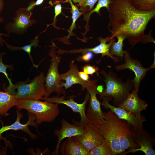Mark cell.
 <instances>
[{"label": "cell", "instance_id": "24", "mask_svg": "<svg viewBox=\"0 0 155 155\" xmlns=\"http://www.w3.org/2000/svg\"><path fill=\"white\" fill-rule=\"evenodd\" d=\"M89 155H112V150L109 143L104 139L101 144L90 151Z\"/></svg>", "mask_w": 155, "mask_h": 155}, {"label": "cell", "instance_id": "11", "mask_svg": "<svg viewBox=\"0 0 155 155\" xmlns=\"http://www.w3.org/2000/svg\"><path fill=\"white\" fill-rule=\"evenodd\" d=\"M73 124L69 123L65 119L61 120V127L60 129H55L54 133L57 137L58 140L55 151L53 152L54 155L60 154L59 147L61 141L64 138L81 135L84 132L83 127L78 122L73 119Z\"/></svg>", "mask_w": 155, "mask_h": 155}, {"label": "cell", "instance_id": "9", "mask_svg": "<svg viewBox=\"0 0 155 155\" xmlns=\"http://www.w3.org/2000/svg\"><path fill=\"white\" fill-rule=\"evenodd\" d=\"M123 57L125 62L121 64H118L115 67L117 71L129 69L132 71L135 74V77L132 80L134 85V89L139 90V88L141 81L145 77L147 72L152 69L150 67H144L141 62L137 59H132L129 52L127 51L124 54Z\"/></svg>", "mask_w": 155, "mask_h": 155}, {"label": "cell", "instance_id": "16", "mask_svg": "<svg viewBox=\"0 0 155 155\" xmlns=\"http://www.w3.org/2000/svg\"><path fill=\"white\" fill-rule=\"evenodd\" d=\"M79 70L77 65L74 63V60L71 61L69 70L66 72L60 74L61 80L65 81V82H61V84L64 86L65 90L70 87L72 85L78 84L81 85L82 91L86 89L89 85L96 84L97 80L95 79L90 80L88 82H84L82 80L78 75Z\"/></svg>", "mask_w": 155, "mask_h": 155}, {"label": "cell", "instance_id": "25", "mask_svg": "<svg viewBox=\"0 0 155 155\" xmlns=\"http://www.w3.org/2000/svg\"><path fill=\"white\" fill-rule=\"evenodd\" d=\"M112 2L113 0H98L95 8L85 15L84 20L88 22L89 21L90 16L93 13L96 12L99 15L100 9L102 7L106 8L108 11L109 5Z\"/></svg>", "mask_w": 155, "mask_h": 155}, {"label": "cell", "instance_id": "34", "mask_svg": "<svg viewBox=\"0 0 155 155\" xmlns=\"http://www.w3.org/2000/svg\"><path fill=\"white\" fill-rule=\"evenodd\" d=\"M4 4V3L3 2V0H0V14L1 13V11H2L3 9V8ZM3 22V18H2L0 17V22ZM2 35L6 36H9V35H6L1 34L0 33V43L1 44H2V42L3 41V39L1 37V36Z\"/></svg>", "mask_w": 155, "mask_h": 155}, {"label": "cell", "instance_id": "3", "mask_svg": "<svg viewBox=\"0 0 155 155\" xmlns=\"http://www.w3.org/2000/svg\"><path fill=\"white\" fill-rule=\"evenodd\" d=\"M104 77L106 86L105 89L99 93L100 98L108 101L113 100L114 106L118 107L127 98L130 91L134 88L132 80L129 79L124 82L116 74L111 71L108 72L103 70L100 72Z\"/></svg>", "mask_w": 155, "mask_h": 155}, {"label": "cell", "instance_id": "19", "mask_svg": "<svg viewBox=\"0 0 155 155\" xmlns=\"http://www.w3.org/2000/svg\"><path fill=\"white\" fill-rule=\"evenodd\" d=\"M59 150L61 155H89V154L73 137H68L61 142Z\"/></svg>", "mask_w": 155, "mask_h": 155}, {"label": "cell", "instance_id": "28", "mask_svg": "<svg viewBox=\"0 0 155 155\" xmlns=\"http://www.w3.org/2000/svg\"><path fill=\"white\" fill-rule=\"evenodd\" d=\"M81 69L83 71L88 75H92L93 74L96 73L97 76L99 77L98 71L99 68L97 66L88 64L82 67Z\"/></svg>", "mask_w": 155, "mask_h": 155}, {"label": "cell", "instance_id": "26", "mask_svg": "<svg viewBox=\"0 0 155 155\" xmlns=\"http://www.w3.org/2000/svg\"><path fill=\"white\" fill-rule=\"evenodd\" d=\"M71 8L72 21L70 28L69 30V34L66 37L68 38L70 36L73 35V31L75 28V22L77 19L80 17L82 13L80 12L78 8L73 3L71 0H68Z\"/></svg>", "mask_w": 155, "mask_h": 155}, {"label": "cell", "instance_id": "2", "mask_svg": "<svg viewBox=\"0 0 155 155\" xmlns=\"http://www.w3.org/2000/svg\"><path fill=\"white\" fill-rule=\"evenodd\" d=\"M104 112L105 119L94 125L101 132L111 146L112 155H120L131 148H139L135 142V132L132 126L126 121L119 118L110 110Z\"/></svg>", "mask_w": 155, "mask_h": 155}, {"label": "cell", "instance_id": "32", "mask_svg": "<svg viewBox=\"0 0 155 155\" xmlns=\"http://www.w3.org/2000/svg\"><path fill=\"white\" fill-rule=\"evenodd\" d=\"M44 0H37L36 1H32L30 2L28 7L26 8V9L29 12L33 9L34 7L38 5L42 4Z\"/></svg>", "mask_w": 155, "mask_h": 155}, {"label": "cell", "instance_id": "12", "mask_svg": "<svg viewBox=\"0 0 155 155\" xmlns=\"http://www.w3.org/2000/svg\"><path fill=\"white\" fill-rule=\"evenodd\" d=\"M134 140L137 144L140 146L139 148H131L127 151L121 153V155H125L129 153H134L141 151L146 155H155V151L153 148L155 145L154 137L150 135L149 133L144 129L135 132Z\"/></svg>", "mask_w": 155, "mask_h": 155}, {"label": "cell", "instance_id": "14", "mask_svg": "<svg viewBox=\"0 0 155 155\" xmlns=\"http://www.w3.org/2000/svg\"><path fill=\"white\" fill-rule=\"evenodd\" d=\"M108 37L103 38L102 37H100L98 38V40L100 42V44L95 47L92 48H86L84 49H74L69 51H63L59 49V51H55V53H58V55L65 53H82L83 54L88 51H91L95 54H100L102 55V58L104 56H107L112 59L116 63L120 61L119 58L115 56H112L109 53V49L110 46L112 42L115 40V38L111 40L110 42L107 44L108 42Z\"/></svg>", "mask_w": 155, "mask_h": 155}, {"label": "cell", "instance_id": "10", "mask_svg": "<svg viewBox=\"0 0 155 155\" xmlns=\"http://www.w3.org/2000/svg\"><path fill=\"white\" fill-rule=\"evenodd\" d=\"M98 85L96 84H92L86 88L89 93L90 98L86 116L87 121L94 125L99 124L105 120L103 112L101 110V103L98 99L96 95L98 91Z\"/></svg>", "mask_w": 155, "mask_h": 155}, {"label": "cell", "instance_id": "27", "mask_svg": "<svg viewBox=\"0 0 155 155\" xmlns=\"http://www.w3.org/2000/svg\"><path fill=\"white\" fill-rule=\"evenodd\" d=\"M3 54L1 53L0 55V72L3 73L7 78L9 82V85L6 88L4 87V89L5 90L10 92L14 86L12 83L11 79H10L8 76V75L6 72V69L7 68H9L11 70L13 69V65L4 64L2 60V56Z\"/></svg>", "mask_w": 155, "mask_h": 155}, {"label": "cell", "instance_id": "21", "mask_svg": "<svg viewBox=\"0 0 155 155\" xmlns=\"http://www.w3.org/2000/svg\"><path fill=\"white\" fill-rule=\"evenodd\" d=\"M116 37L117 38V41L114 40L111 44L110 48L109 53L112 56L121 58L123 59V56L127 51H124L123 49V42L127 37L123 34H119Z\"/></svg>", "mask_w": 155, "mask_h": 155}, {"label": "cell", "instance_id": "23", "mask_svg": "<svg viewBox=\"0 0 155 155\" xmlns=\"http://www.w3.org/2000/svg\"><path fill=\"white\" fill-rule=\"evenodd\" d=\"M134 7L142 11L155 10V0H131Z\"/></svg>", "mask_w": 155, "mask_h": 155}, {"label": "cell", "instance_id": "29", "mask_svg": "<svg viewBox=\"0 0 155 155\" xmlns=\"http://www.w3.org/2000/svg\"><path fill=\"white\" fill-rule=\"evenodd\" d=\"M98 0H82V2L78 4L80 7L81 11L86 9L87 7H89V10H92L93 9L94 6Z\"/></svg>", "mask_w": 155, "mask_h": 155}, {"label": "cell", "instance_id": "13", "mask_svg": "<svg viewBox=\"0 0 155 155\" xmlns=\"http://www.w3.org/2000/svg\"><path fill=\"white\" fill-rule=\"evenodd\" d=\"M65 95L59 97L57 95L52 97L44 98L43 97L41 100H46L52 103L58 104H63L70 108L74 113H79L80 116L81 121L80 122L83 123L87 121L86 116V105L90 98L89 93L87 91L84 102L81 104L78 103L74 100L73 96L70 97L68 100H66Z\"/></svg>", "mask_w": 155, "mask_h": 155}, {"label": "cell", "instance_id": "18", "mask_svg": "<svg viewBox=\"0 0 155 155\" xmlns=\"http://www.w3.org/2000/svg\"><path fill=\"white\" fill-rule=\"evenodd\" d=\"M16 112L17 117L16 121L10 125L5 126L3 125L0 129V142L2 139H4L2 136V133L9 130H13L16 131L22 130L28 133L32 139H34L37 138V135L32 133L28 127L29 125H30L35 127L37 129L38 126L36 124L34 121L35 118L34 116L28 112V121L26 124H22L20 123V120L23 117V114L20 111L17 110Z\"/></svg>", "mask_w": 155, "mask_h": 155}, {"label": "cell", "instance_id": "1", "mask_svg": "<svg viewBox=\"0 0 155 155\" xmlns=\"http://www.w3.org/2000/svg\"><path fill=\"white\" fill-rule=\"evenodd\" d=\"M109 22L108 42L119 34L127 37L129 44L132 46L137 44L155 43L152 36L153 30L145 34L147 25L152 19L155 18V10L144 11L135 8L131 0H113L109 5Z\"/></svg>", "mask_w": 155, "mask_h": 155}, {"label": "cell", "instance_id": "8", "mask_svg": "<svg viewBox=\"0 0 155 155\" xmlns=\"http://www.w3.org/2000/svg\"><path fill=\"white\" fill-rule=\"evenodd\" d=\"M32 13L28 11L26 8H19L15 13V17L13 18V22L8 23L5 26L8 34L13 33L22 35L26 33L28 28L35 24L37 21L31 19Z\"/></svg>", "mask_w": 155, "mask_h": 155}, {"label": "cell", "instance_id": "17", "mask_svg": "<svg viewBox=\"0 0 155 155\" xmlns=\"http://www.w3.org/2000/svg\"><path fill=\"white\" fill-rule=\"evenodd\" d=\"M138 90L134 88L127 98L119 106L137 117L141 116L142 111H146L148 104L138 96Z\"/></svg>", "mask_w": 155, "mask_h": 155}, {"label": "cell", "instance_id": "30", "mask_svg": "<svg viewBox=\"0 0 155 155\" xmlns=\"http://www.w3.org/2000/svg\"><path fill=\"white\" fill-rule=\"evenodd\" d=\"M93 53L91 51H88L82 54V56H78L76 60L80 61L88 62L93 58Z\"/></svg>", "mask_w": 155, "mask_h": 155}, {"label": "cell", "instance_id": "20", "mask_svg": "<svg viewBox=\"0 0 155 155\" xmlns=\"http://www.w3.org/2000/svg\"><path fill=\"white\" fill-rule=\"evenodd\" d=\"M0 90V116H7L8 112L12 107L16 106L17 99L15 96L7 90Z\"/></svg>", "mask_w": 155, "mask_h": 155}, {"label": "cell", "instance_id": "22", "mask_svg": "<svg viewBox=\"0 0 155 155\" xmlns=\"http://www.w3.org/2000/svg\"><path fill=\"white\" fill-rule=\"evenodd\" d=\"M3 42L6 44L7 47L11 51L23 50L25 51L28 54L29 58L32 62L33 67L37 68H38L39 64L38 65H36L34 63L31 54V49L32 46H34L35 48L38 46L40 47L38 44L39 40L38 36H36L34 39L30 40V43L29 44L22 47L15 46L10 45L4 40H3Z\"/></svg>", "mask_w": 155, "mask_h": 155}, {"label": "cell", "instance_id": "31", "mask_svg": "<svg viewBox=\"0 0 155 155\" xmlns=\"http://www.w3.org/2000/svg\"><path fill=\"white\" fill-rule=\"evenodd\" d=\"M62 6L60 3L57 4L54 7L55 16L52 24L54 26H55L57 17L62 12Z\"/></svg>", "mask_w": 155, "mask_h": 155}, {"label": "cell", "instance_id": "7", "mask_svg": "<svg viewBox=\"0 0 155 155\" xmlns=\"http://www.w3.org/2000/svg\"><path fill=\"white\" fill-rule=\"evenodd\" d=\"M78 123L83 127V133L81 135L73 137L88 151L89 152L103 142L105 139L103 135L93 124L88 121Z\"/></svg>", "mask_w": 155, "mask_h": 155}, {"label": "cell", "instance_id": "15", "mask_svg": "<svg viewBox=\"0 0 155 155\" xmlns=\"http://www.w3.org/2000/svg\"><path fill=\"white\" fill-rule=\"evenodd\" d=\"M101 104L106 110L109 109L115 113L119 118L126 121L131 124L135 132L144 129L143 124L144 121H146V117L144 116L141 115L139 117L135 116L121 108L113 106L108 101L103 100Z\"/></svg>", "mask_w": 155, "mask_h": 155}, {"label": "cell", "instance_id": "35", "mask_svg": "<svg viewBox=\"0 0 155 155\" xmlns=\"http://www.w3.org/2000/svg\"><path fill=\"white\" fill-rule=\"evenodd\" d=\"M73 3H78V4L80 3L82 1V0H71Z\"/></svg>", "mask_w": 155, "mask_h": 155}, {"label": "cell", "instance_id": "5", "mask_svg": "<svg viewBox=\"0 0 155 155\" xmlns=\"http://www.w3.org/2000/svg\"><path fill=\"white\" fill-rule=\"evenodd\" d=\"M45 77L41 72L33 79L28 78L24 82H20L14 84L10 93L13 94L18 99L41 100L46 92L45 86Z\"/></svg>", "mask_w": 155, "mask_h": 155}, {"label": "cell", "instance_id": "33", "mask_svg": "<svg viewBox=\"0 0 155 155\" xmlns=\"http://www.w3.org/2000/svg\"><path fill=\"white\" fill-rule=\"evenodd\" d=\"M78 75L80 79L84 82H88L90 81V77L88 75L83 71H79Z\"/></svg>", "mask_w": 155, "mask_h": 155}, {"label": "cell", "instance_id": "4", "mask_svg": "<svg viewBox=\"0 0 155 155\" xmlns=\"http://www.w3.org/2000/svg\"><path fill=\"white\" fill-rule=\"evenodd\" d=\"M17 110H26L35 118L36 124L54 121L60 113L58 104L46 100L18 99L16 105Z\"/></svg>", "mask_w": 155, "mask_h": 155}, {"label": "cell", "instance_id": "6", "mask_svg": "<svg viewBox=\"0 0 155 155\" xmlns=\"http://www.w3.org/2000/svg\"><path fill=\"white\" fill-rule=\"evenodd\" d=\"M49 55L51 57V63L45 78L46 92L43 97H49L51 94L56 92L57 96L64 94V90L61 84V79L58 70L59 64L61 59L60 56L56 55L55 50L56 46L54 43H52Z\"/></svg>", "mask_w": 155, "mask_h": 155}]
</instances>
